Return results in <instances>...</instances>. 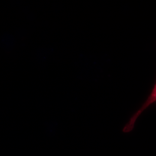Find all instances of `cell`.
<instances>
[{
	"instance_id": "cell-1",
	"label": "cell",
	"mask_w": 156,
	"mask_h": 156,
	"mask_svg": "<svg viewBox=\"0 0 156 156\" xmlns=\"http://www.w3.org/2000/svg\"><path fill=\"white\" fill-rule=\"evenodd\" d=\"M156 100V85L154 86L152 92L148 98L147 100L145 101L144 104L143 105L141 108L134 115L133 117L131 118L130 122H128L127 125H126L123 129V131L124 132H129L132 131L134 127V124L135 121L140 115L142 113V112L149 105H150L151 104L153 103Z\"/></svg>"
}]
</instances>
